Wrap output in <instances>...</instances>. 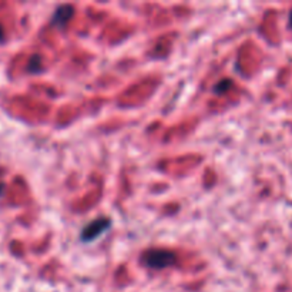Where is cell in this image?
I'll list each match as a JSON object with an SVG mask.
<instances>
[{"mask_svg": "<svg viewBox=\"0 0 292 292\" xmlns=\"http://www.w3.org/2000/svg\"><path fill=\"white\" fill-rule=\"evenodd\" d=\"M73 13H74L73 6H70V4L60 6V7L56 10V14H54V17H53V22L56 23V25H66L67 22L73 17Z\"/></svg>", "mask_w": 292, "mask_h": 292, "instance_id": "3957f363", "label": "cell"}, {"mask_svg": "<svg viewBox=\"0 0 292 292\" xmlns=\"http://www.w3.org/2000/svg\"><path fill=\"white\" fill-rule=\"evenodd\" d=\"M40 68H41V62H40L39 56L32 57L30 59V63H29V70L33 71V73H36V71H39Z\"/></svg>", "mask_w": 292, "mask_h": 292, "instance_id": "5b68a950", "label": "cell"}, {"mask_svg": "<svg viewBox=\"0 0 292 292\" xmlns=\"http://www.w3.org/2000/svg\"><path fill=\"white\" fill-rule=\"evenodd\" d=\"M232 86V83H231V80L227 79V80H223L221 83H218L217 86H215V93L221 94L224 93V92H227L229 87Z\"/></svg>", "mask_w": 292, "mask_h": 292, "instance_id": "277c9868", "label": "cell"}, {"mask_svg": "<svg viewBox=\"0 0 292 292\" xmlns=\"http://www.w3.org/2000/svg\"><path fill=\"white\" fill-rule=\"evenodd\" d=\"M143 264L154 269H161L168 265H173L175 262V254L167 250H150L147 251L143 258Z\"/></svg>", "mask_w": 292, "mask_h": 292, "instance_id": "6da1fadb", "label": "cell"}, {"mask_svg": "<svg viewBox=\"0 0 292 292\" xmlns=\"http://www.w3.org/2000/svg\"><path fill=\"white\" fill-rule=\"evenodd\" d=\"M108 227H110V220H107V218L94 220L93 223H90L89 226L83 229V232H81V239H83V241H93V239L97 238L101 232H104Z\"/></svg>", "mask_w": 292, "mask_h": 292, "instance_id": "7a4b0ae2", "label": "cell"}, {"mask_svg": "<svg viewBox=\"0 0 292 292\" xmlns=\"http://www.w3.org/2000/svg\"><path fill=\"white\" fill-rule=\"evenodd\" d=\"M290 25H291V27H292V12H291V14H290Z\"/></svg>", "mask_w": 292, "mask_h": 292, "instance_id": "8992f818", "label": "cell"}]
</instances>
